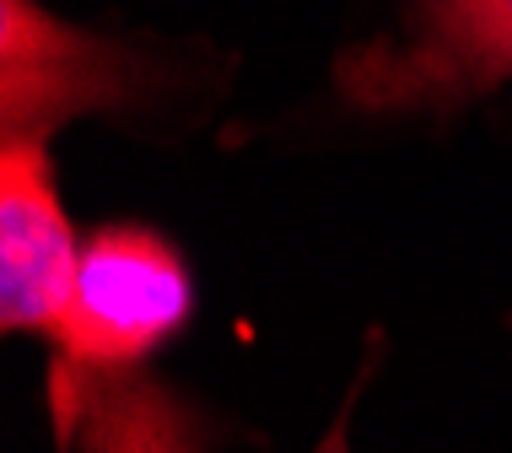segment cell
Segmentation results:
<instances>
[{
    "mask_svg": "<svg viewBox=\"0 0 512 453\" xmlns=\"http://www.w3.org/2000/svg\"><path fill=\"white\" fill-rule=\"evenodd\" d=\"M195 313V281L162 232L98 227L81 243L71 302L60 313L54 346L60 373L119 378L162 351Z\"/></svg>",
    "mask_w": 512,
    "mask_h": 453,
    "instance_id": "6da1fadb",
    "label": "cell"
},
{
    "mask_svg": "<svg viewBox=\"0 0 512 453\" xmlns=\"http://www.w3.org/2000/svg\"><path fill=\"white\" fill-rule=\"evenodd\" d=\"M512 81V0H410L399 33L335 60V87L367 114H448Z\"/></svg>",
    "mask_w": 512,
    "mask_h": 453,
    "instance_id": "7a4b0ae2",
    "label": "cell"
},
{
    "mask_svg": "<svg viewBox=\"0 0 512 453\" xmlns=\"http://www.w3.org/2000/svg\"><path fill=\"white\" fill-rule=\"evenodd\" d=\"M141 65L119 44L54 22L33 0H6V135H44L65 119L124 108L141 92Z\"/></svg>",
    "mask_w": 512,
    "mask_h": 453,
    "instance_id": "3957f363",
    "label": "cell"
},
{
    "mask_svg": "<svg viewBox=\"0 0 512 453\" xmlns=\"http://www.w3.org/2000/svg\"><path fill=\"white\" fill-rule=\"evenodd\" d=\"M76 227L54 189L38 135H6L0 146V324L11 335H54L76 281Z\"/></svg>",
    "mask_w": 512,
    "mask_h": 453,
    "instance_id": "277c9868",
    "label": "cell"
},
{
    "mask_svg": "<svg viewBox=\"0 0 512 453\" xmlns=\"http://www.w3.org/2000/svg\"><path fill=\"white\" fill-rule=\"evenodd\" d=\"M340 448H345V427H335V432H329V443L318 448V453H340Z\"/></svg>",
    "mask_w": 512,
    "mask_h": 453,
    "instance_id": "5b68a950",
    "label": "cell"
}]
</instances>
